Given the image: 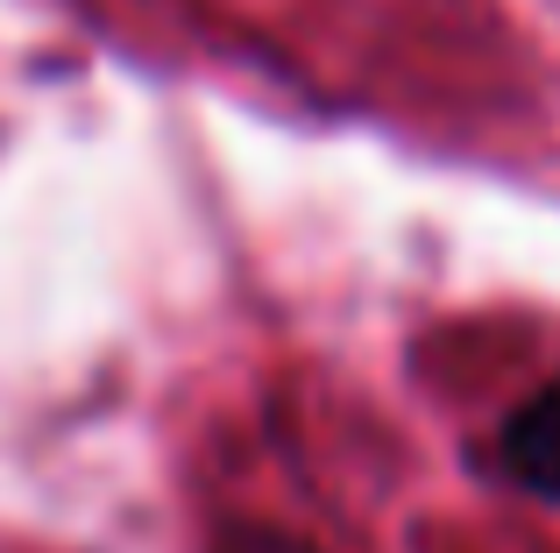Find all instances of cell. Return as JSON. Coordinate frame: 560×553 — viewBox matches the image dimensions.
<instances>
[{"label":"cell","instance_id":"cell-1","mask_svg":"<svg viewBox=\"0 0 560 553\" xmlns=\"http://www.w3.org/2000/svg\"><path fill=\"white\" fill-rule=\"evenodd\" d=\"M497 461H504V475L518 490L560 504V390H539V398H525L518 412L504 419Z\"/></svg>","mask_w":560,"mask_h":553},{"label":"cell","instance_id":"cell-2","mask_svg":"<svg viewBox=\"0 0 560 553\" xmlns=\"http://www.w3.org/2000/svg\"><path fill=\"white\" fill-rule=\"evenodd\" d=\"M206 553H319V546L299 540V532H284V526H228Z\"/></svg>","mask_w":560,"mask_h":553}]
</instances>
